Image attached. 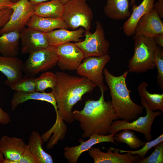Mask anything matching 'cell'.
<instances>
[{
	"mask_svg": "<svg viewBox=\"0 0 163 163\" xmlns=\"http://www.w3.org/2000/svg\"><path fill=\"white\" fill-rule=\"evenodd\" d=\"M56 86L51 92L55 97L58 110L56 121L52 129L57 133L67 131L63 121L71 123L75 121L72 111L73 106L82 99L83 96L92 92L97 85L88 78L75 76L59 71L56 72Z\"/></svg>",
	"mask_w": 163,
	"mask_h": 163,
	"instance_id": "1",
	"label": "cell"
},
{
	"mask_svg": "<svg viewBox=\"0 0 163 163\" xmlns=\"http://www.w3.org/2000/svg\"><path fill=\"white\" fill-rule=\"evenodd\" d=\"M101 93L98 100H88L82 110L72 111L75 120L80 123L83 132L81 135L82 138L89 137L94 133L107 135L113 122L120 119L111 101H105L104 92Z\"/></svg>",
	"mask_w": 163,
	"mask_h": 163,
	"instance_id": "2",
	"label": "cell"
},
{
	"mask_svg": "<svg viewBox=\"0 0 163 163\" xmlns=\"http://www.w3.org/2000/svg\"><path fill=\"white\" fill-rule=\"evenodd\" d=\"M128 73L127 70L121 75L116 76L111 74L106 68L103 70L116 113L120 118L129 121L136 119L142 114L144 107L134 103L130 97L131 91L128 89L126 81Z\"/></svg>",
	"mask_w": 163,
	"mask_h": 163,
	"instance_id": "3",
	"label": "cell"
},
{
	"mask_svg": "<svg viewBox=\"0 0 163 163\" xmlns=\"http://www.w3.org/2000/svg\"><path fill=\"white\" fill-rule=\"evenodd\" d=\"M134 53L129 60L128 72L141 73L153 69L154 53L157 45L153 38L133 36Z\"/></svg>",
	"mask_w": 163,
	"mask_h": 163,
	"instance_id": "4",
	"label": "cell"
},
{
	"mask_svg": "<svg viewBox=\"0 0 163 163\" xmlns=\"http://www.w3.org/2000/svg\"><path fill=\"white\" fill-rule=\"evenodd\" d=\"M93 15L86 0H69L64 4L62 18L69 28L75 30L79 27L90 30Z\"/></svg>",
	"mask_w": 163,
	"mask_h": 163,
	"instance_id": "5",
	"label": "cell"
},
{
	"mask_svg": "<svg viewBox=\"0 0 163 163\" xmlns=\"http://www.w3.org/2000/svg\"><path fill=\"white\" fill-rule=\"evenodd\" d=\"M141 102L146 110L145 116H141L137 120L130 122L124 120H114L110 126L109 133H116L120 131L128 129L143 134L147 142L151 140L152 136L151 132L152 124L156 117L161 115L163 113L160 111L155 112L152 111L143 99L141 98Z\"/></svg>",
	"mask_w": 163,
	"mask_h": 163,
	"instance_id": "6",
	"label": "cell"
},
{
	"mask_svg": "<svg viewBox=\"0 0 163 163\" xmlns=\"http://www.w3.org/2000/svg\"><path fill=\"white\" fill-rule=\"evenodd\" d=\"M96 27L93 33L90 30L85 31L84 40L75 43L82 51L84 58L91 56L101 57L108 54L110 45L105 38L102 25L97 21Z\"/></svg>",
	"mask_w": 163,
	"mask_h": 163,
	"instance_id": "7",
	"label": "cell"
},
{
	"mask_svg": "<svg viewBox=\"0 0 163 163\" xmlns=\"http://www.w3.org/2000/svg\"><path fill=\"white\" fill-rule=\"evenodd\" d=\"M29 54L28 59L23 64L25 75L35 77L40 72L46 71L55 66L58 61L56 47L37 51Z\"/></svg>",
	"mask_w": 163,
	"mask_h": 163,
	"instance_id": "8",
	"label": "cell"
},
{
	"mask_svg": "<svg viewBox=\"0 0 163 163\" xmlns=\"http://www.w3.org/2000/svg\"><path fill=\"white\" fill-rule=\"evenodd\" d=\"M110 58L108 54L101 57L85 58L76 69L77 73L81 76L88 78L99 87L101 92H104L107 87L104 82L103 70Z\"/></svg>",
	"mask_w": 163,
	"mask_h": 163,
	"instance_id": "9",
	"label": "cell"
},
{
	"mask_svg": "<svg viewBox=\"0 0 163 163\" xmlns=\"http://www.w3.org/2000/svg\"><path fill=\"white\" fill-rule=\"evenodd\" d=\"M34 5L29 0H18L9 8L12 13L8 22L0 30V35L13 31L19 32L25 28L33 15Z\"/></svg>",
	"mask_w": 163,
	"mask_h": 163,
	"instance_id": "10",
	"label": "cell"
},
{
	"mask_svg": "<svg viewBox=\"0 0 163 163\" xmlns=\"http://www.w3.org/2000/svg\"><path fill=\"white\" fill-rule=\"evenodd\" d=\"M57 63L63 70H76L84 58L82 50L75 44L69 42L56 47Z\"/></svg>",
	"mask_w": 163,
	"mask_h": 163,
	"instance_id": "11",
	"label": "cell"
},
{
	"mask_svg": "<svg viewBox=\"0 0 163 163\" xmlns=\"http://www.w3.org/2000/svg\"><path fill=\"white\" fill-rule=\"evenodd\" d=\"M116 133H111L109 135H101L94 133L87 140L84 141L83 139L79 140L81 144L78 145L64 148V158L69 163H76L80 156L84 152L88 151L93 145L98 143L103 142H111L117 145L114 139Z\"/></svg>",
	"mask_w": 163,
	"mask_h": 163,
	"instance_id": "12",
	"label": "cell"
},
{
	"mask_svg": "<svg viewBox=\"0 0 163 163\" xmlns=\"http://www.w3.org/2000/svg\"><path fill=\"white\" fill-rule=\"evenodd\" d=\"M163 34V23L156 9H153L139 20L133 36H143L153 38L157 34Z\"/></svg>",
	"mask_w": 163,
	"mask_h": 163,
	"instance_id": "13",
	"label": "cell"
},
{
	"mask_svg": "<svg viewBox=\"0 0 163 163\" xmlns=\"http://www.w3.org/2000/svg\"><path fill=\"white\" fill-rule=\"evenodd\" d=\"M21 50L23 53H31L48 48L50 45L44 33L27 27L20 32Z\"/></svg>",
	"mask_w": 163,
	"mask_h": 163,
	"instance_id": "14",
	"label": "cell"
},
{
	"mask_svg": "<svg viewBox=\"0 0 163 163\" xmlns=\"http://www.w3.org/2000/svg\"><path fill=\"white\" fill-rule=\"evenodd\" d=\"M88 154L94 163H135L140 157L129 153L120 154L117 149L110 147L106 152L99 148H91L88 151Z\"/></svg>",
	"mask_w": 163,
	"mask_h": 163,
	"instance_id": "15",
	"label": "cell"
},
{
	"mask_svg": "<svg viewBox=\"0 0 163 163\" xmlns=\"http://www.w3.org/2000/svg\"><path fill=\"white\" fill-rule=\"evenodd\" d=\"M23 62L18 57L0 56V71L7 77L5 84L10 87L23 77Z\"/></svg>",
	"mask_w": 163,
	"mask_h": 163,
	"instance_id": "16",
	"label": "cell"
},
{
	"mask_svg": "<svg viewBox=\"0 0 163 163\" xmlns=\"http://www.w3.org/2000/svg\"><path fill=\"white\" fill-rule=\"evenodd\" d=\"M27 145L23 139L15 137L3 135L0 139V150L5 158L18 163Z\"/></svg>",
	"mask_w": 163,
	"mask_h": 163,
	"instance_id": "17",
	"label": "cell"
},
{
	"mask_svg": "<svg viewBox=\"0 0 163 163\" xmlns=\"http://www.w3.org/2000/svg\"><path fill=\"white\" fill-rule=\"evenodd\" d=\"M155 0H143L139 5L135 4L132 6V12L123 25V31L126 35L130 37L134 35L139 20L153 9Z\"/></svg>",
	"mask_w": 163,
	"mask_h": 163,
	"instance_id": "18",
	"label": "cell"
},
{
	"mask_svg": "<svg viewBox=\"0 0 163 163\" xmlns=\"http://www.w3.org/2000/svg\"><path fill=\"white\" fill-rule=\"evenodd\" d=\"M85 30L80 27L76 30H69L67 29H60L44 33L50 46L56 47L62 44L74 41H81L80 38L83 36Z\"/></svg>",
	"mask_w": 163,
	"mask_h": 163,
	"instance_id": "19",
	"label": "cell"
},
{
	"mask_svg": "<svg viewBox=\"0 0 163 163\" xmlns=\"http://www.w3.org/2000/svg\"><path fill=\"white\" fill-rule=\"evenodd\" d=\"M31 100L45 101L50 103L54 108L56 116H57L56 102L54 96L51 92L46 93L45 91L40 92L36 91L30 92L15 91L11 101V110H14L20 104Z\"/></svg>",
	"mask_w": 163,
	"mask_h": 163,
	"instance_id": "20",
	"label": "cell"
},
{
	"mask_svg": "<svg viewBox=\"0 0 163 163\" xmlns=\"http://www.w3.org/2000/svg\"><path fill=\"white\" fill-rule=\"evenodd\" d=\"M28 27L46 33L56 29L69 28L67 24L62 18H44L33 15L26 25Z\"/></svg>",
	"mask_w": 163,
	"mask_h": 163,
	"instance_id": "21",
	"label": "cell"
},
{
	"mask_svg": "<svg viewBox=\"0 0 163 163\" xmlns=\"http://www.w3.org/2000/svg\"><path fill=\"white\" fill-rule=\"evenodd\" d=\"M34 14L42 17L58 19L62 18L64 4L58 0L42 2L34 5Z\"/></svg>",
	"mask_w": 163,
	"mask_h": 163,
	"instance_id": "22",
	"label": "cell"
},
{
	"mask_svg": "<svg viewBox=\"0 0 163 163\" xmlns=\"http://www.w3.org/2000/svg\"><path fill=\"white\" fill-rule=\"evenodd\" d=\"M129 6V0H107L104 11L111 19L121 20L130 17Z\"/></svg>",
	"mask_w": 163,
	"mask_h": 163,
	"instance_id": "23",
	"label": "cell"
},
{
	"mask_svg": "<svg viewBox=\"0 0 163 163\" xmlns=\"http://www.w3.org/2000/svg\"><path fill=\"white\" fill-rule=\"evenodd\" d=\"M0 36V54L6 57L16 56L18 53L20 32L13 31Z\"/></svg>",
	"mask_w": 163,
	"mask_h": 163,
	"instance_id": "24",
	"label": "cell"
},
{
	"mask_svg": "<svg viewBox=\"0 0 163 163\" xmlns=\"http://www.w3.org/2000/svg\"><path fill=\"white\" fill-rule=\"evenodd\" d=\"M43 141L39 133L34 131L30 135L27 146L37 163H53L52 156L43 148Z\"/></svg>",
	"mask_w": 163,
	"mask_h": 163,
	"instance_id": "25",
	"label": "cell"
},
{
	"mask_svg": "<svg viewBox=\"0 0 163 163\" xmlns=\"http://www.w3.org/2000/svg\"><path fill=\"white\" fill-rule=\"evenodd\" d=\"M149 86L146 82H143L139 85L137 90L141 98L145 102L152 111L159 110L163 113V94H152L146 89Z\"/></svg>",
	"mask_w": 163,
	"mask_h": 163,
	"instance_id": "26",
	"label": "cell"
},
{
	"mask_svg": "<svg viewBox=\"0 0 163 163\" xmlns=\"http://www.w3.org/2000/svg\"><path fill=\"white\" fill-rule=\"evenodd\" d=\"M119 133H116L114 136V139L119 143L126 144L132 149L136 150L144 145L146 142L140 139L132 130L124 129Z\"/></svg>",
	"mask_w": 163,
	"mask_h": 163,
	"instance_id": "27",
	"label": "cell"
},
{
	"mask_svg": "<svg viewBox=\"0 0 163 163\" xmlns=\"http://www.w3.org/2000/svg\"><path fill=\"white\" fill-rule=\"evenodd\" d=\"M36 91H45L48 88H54L57 84V78L55 74L48 71L43 73L39 77L35 78Z\"/></svg>",
	"mask_w": 163,
	"mask_h": 163,
	"instance_id": "28",
	"label": "cell"
},
{
	"mask_svg": "<svg viewBox=\"0 0 163 163\" xmlns=\"http://www.w3.org/2000/svg\"><path fill=\"white\" fill-rule=\"evenodd\" d=\"M35 78V77L25 75L10 87L16 92H30L36 91Z\"/></svg>",
	"mask_w": 163,
	"mask_h": 163,
	"instance_id": "29",
	"label": "cell"
},
{
	"mask_svg": "<svg viewBox=\"0 0 163 163\" xmlns=\"http://www.w3.org/2000/svg\"><path fill=\"white\" fill-rule=\"evenodd\" d=\"M162 141H163V134L162 133L155 139L146 142L142 146V147L139 150L130 151L121 150L118 149H117L121 153H129L132 155H137L140 158L142 159L145 158L149 150Z\"/></svg>",
	"mask_w": 163,
	"mask_h": 163,
	"instance_id": "30",
	"label": "cell"
},
{
	"mask_svg": "<svg viewBox=\"0 0 163 163\" xmlns=\"http://www.w3.org/2000/svg\"><path fill=\"white\" fill-rule=\"evenodd\" d=\"M155 66L158 70L156 76L157 84L160 89L163 90V51L158 46L154 53Z\"/></svg>",
	"mask_w": 163,
	"mask_h": 163,
	"instance_id": "31",
	"label": "cell"
},
{
	"mask_svg": "<svg viewBox=\"0 0 163 163\" xmlns=\"http://www.w3.org/2000/svg\"><path fill=\"white\" fill-rule=\"evenodd\" d=\"M155 149L148 157L137 160L136 163H163V141L154 147Z\"/></svg>",
	"mask_w": 163,
	"mask_h": 163,
	"instance_id": "32",
	"label": "cell"
},
{
	"mask_svg": "<svg viewBox=\"0 0 163 163\" xmlns=\"http://www.w3.org/2000/svg\"><path fill=\"white\" fill-rule=\"evenodd\" d=\"M12 11L10 8L0 10V30L8 21Z\"/></svg>",
	"mask_w": 163,
	"mask_h": 163,
	"instance_id": "33",
	"label": "cell"
},
{
	"mask_svg": "<svg viewBox=\"0 0 163 163\" xmlns=\"http://www.w3.org/2000/svg\"><path fill=\"white\" fill-rule=\"evenodd\" d=\"M18 162V163H37L35 158L30 152L27 145Z\"/></svg>",
	"mask_w": 163,
	"mask_h": 163,
	"instance_id": "34",
	"label": "cell"
},
{
	"mask_svg": "<svg viewBox=\"0 0 163 163\" xmlns=\"http://www.w3.org/2000/svg\"><path fill=\"white\" fill-rule=\"evenodd\" d=\"M11 121L9 114L3 110L0 107V124L3 125L7 124Z\"/></svg>",
	"mask_w": 163,
	"mask_h": 163,
	"instance_id": "35",
	"label": "cell"
},
{
	"mask_svg": "<svg viewBox=\"0 0 163 163\" xmlns=\"http://www.w3.org/2000/svg\"><path fill=\"white\" fill-rule=\"evenodd\" d=\"M154 8H155L160 18H163V4H161L158 2L154 3Z\"/></svg>",
	"mask_w": 163,
	"mask_h": 163,
	"instance_id": "36",
	"label": "cell"
},
{
	"mask_svg": "<svg viewBox=\"0 0 163 163\" xmlns=\"http://www.w3.org/2000/svg\"><path fill=\"white\" fill-rule=\"evenodd\" d=\"M13 3L11 0H0V10L9 8Z\"/></svg>",
	"mask_w": 163,
	"mask_h": 163,
	"instance_id": "37",
	"label": "cell"
},
{
	"mask_svg": "<svg viewBox=\"0 0 163 163\" xmlns=\"http://www.w3.org/2000/svg\"><path fill=\"white\" fill-rule=\"evenodd\" d=\"M157 45L163 47V34H157L154 38Z\"/></svg>",
	"mask_w": 163,
	"mask_h": 163,
	"instance_id": "38",
	"label": "cell"
},
{
	"mask_svg": "<svg viewBox=\"0 0 163 163\" xmlns=\"http://www.w3.org/2000/svg\"><path fill=\"white\" fill-rule=\"evenodd\" d=\"M53 0H29V1L34 5H35L38 3L44 2L48 1Z\"/></svg>",
	"mask_w": 163,
	"mask_h": 163,
	"instance_id": "39",
	"label": "cell"
},
{
	"mask_svg": "<svg viewBox=\"0 0 163 163\" xmlns=\"http://www.w3.org/2000/svg\"><path fill=\"white\" fill-rule=\"evenodd\" d=\"M2 163H16V162L12 160L4 158Z\"/></svg>",
	"mask_w": 163,
	"mask_h": 163,
	"instance_id": "40",
	"label": "cell"
},
{
	"mask_svg": "<svg viewBox=\"0 0 163 163\" xmlns=\"http://www.w3.org/2000/svg\"><path fill=\"white\" fill-rule=\"evenodd\" d=\"M5 158L3 155L0 150V163H2Z\"/></svg>",
	"mask_w": 163,
	"mask_h": 163,
	"instance_id": "41",
	"label": "cell"
},
{
	"mask_svg": "<svg viewBox=\"0 0 163 163\" xmlns=\"http://www.w3.org/2000/svg\"><path fill=\"white\" fill-rule=\"evenodd\" d=\"M136 0H131L130 5L132 6L133 5L135 4Z\"/></svg>",
	"mask_w": 163,
	"mask_h": 163,
	"instance_id": "42",
	"label": "cell"
},
{
	"mask_svg": "<svg viewBox=\"0 0 163 163\" xmlns=\"http://www.w3.org/2000/svg\"><path fill=\"white\" fill-rule=\"evenodd\" d=\"M59 1L61 2L62 3L64 4L66 3L69 0H58Z\"/></svg>",
	"mask_w": 163,
	"mask_h": 163,
	"instance_id": "43",
	"label": "cell"
},
{
	"mask_svg": "<svg viewBox=\"0 0 163 163\" xmlns=\"http://www.w3.org/2000/svg\"><path fill=\"white\" fill-rule=\"evenodd\" d=\"M11 2H15L17 1V0H11Z\"/></svg>",
	"mask_w": 163,
	"mask_h": 163,
	"instance_id": "44",
	"label": "cell"
},
{
	"mask_svg": "<svg viewBox=\"0 0 163 163\" xmlns=\"http://www.w3.org/2000/svg\"><path fill=\"white\" fill-rule=\"evenodd\" d=\"M17 0L18 1V0Z\"/></svg>",
	"mask_w": 163,
	"mask_h": 163,
	"instance_id": "45",
	"label": "cell"
}]
</instances>
